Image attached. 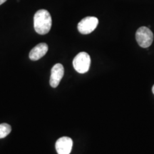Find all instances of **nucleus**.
I'll list each match as a JSON object with an SVG mask.
<instances>
[{"label":"nucleus","mask_w":154,"mask_h":154,"mask_svg":"<svg viewBox=\"0 0 154 154\" xmlns=\"http://www.w3.org/2000/svg\"><path fill=\"white\" fill-rule=\"evenodd\" d=\"M52 25L51 14L46 9L38 10L34 17V27L36 33L44 35L49 33Z\"/></svg>","instance_id":"nucleus-1"},{"label":"nucleus","mask_w":154,"mask_h":154,"mask_svg":"<svg viewBox=\"0 0 154 154\" xmlns=\"http://www.w3.org/2000/svg\"><path fill=\"white\" fill-rule=\"evenodd\" d=\"M91 65V57L86 52H80L74 57L73 66L75 70L80 74H85L88 71Z\"/></svg>","instance_id":"nucleus-2"},{"label":"nucleus","mask_w":154,"mask_h":154,"mask_svg":"<svg viewBox=\"0 0 154 154\" xmlns=\"http://www.w3.org/2000/svg\"><path fill=\"white\" fill-rule=\"evenodd\" d=\"M48 45L46 43H40L31 50L29 53V59L32 61H37L44 57L47 53Z\"/></svg>","instance_id":"nucleus-7"},{"label":"nucleus","mask_w":154,"mask_h":154,"mask_svg":"<svg viewBox=\"0 0 154 154\" xmlns=\"http://www.w3.org/2000/svg\"><path fill=\"white\" fill-rule=\"evenodd\" d=\"M99 24V19L95 17H86L78 24V30L82 34L93 32Z\"/></svg>","instance_id":"nucleus-4"},{"label":"nucleus","mask_w":154,"mask_h":154,"mask_svg":"<svg viewBox=\"0 0 154 154\" xmlns=\"http://www.w3.org/2000/svg\"><path fill=\"white\" fill-rule=\"evenodd\" d=\"M152 91H153V94H154V85H153V88H152Z\"/></svg>","instance_id":"nucleus-10"},{"label":"nucleus","mask_w":154,"mask_h":154,"mask_svg":"<svg viewBox=\"0 0 154 154\" xmlns=\"http://www.w3.org/2000/svg\"><path fill=\"white\" fill-rule=\"evenodd\" d=\"M63 74H64V69L61 63H57L52 67L49 82L51 87L56 88L59 86L61 79L63 78Z\"/></svg>","instance_id":"nucleus-6"},{"label":"nucleus","mask_w":154,"mask_h":154,"mask_svg":"<svg viewBox=\"0 0 154 154\" xmlns=\"http://www.w3.org/2000/svg\"><path fill=\"white\" fill-rule=\"evenodd\" d=\"M7 0H0V5H2V4H4Z\"/></svg>","instance_id":"nucleus-9"},{"label":"nucleus","mask_w":154,"mask_h":154,"mask_svg":"<svg viewBox=\"0 0 154 154\" xmlns=\"http://www.w3.org/2000/svg\"><path fill=\"white\" fill-rule=\"evenodd\" d=\"M56 150L58 154H70L73 146V140L71 138L63 136L56 142Z\"/></svg>","instance_id":"nucleus-5"},{"label":"nucleus","mask_w":154,"mask_h":154,"mask_svg":"<svg viewBox=\"0 0 154 154\" xmlns=\"http://www.w3.org/2000/svg\"><path fill=\"white\" fill-rule=\"evenodd\" d=\"M11 131V127L7 124H0V138H5Z\"/></svg>","instance_id":"nucleus-8"},{"label":"nucleus","mask_w":154,"mask_h":154,"mask_svg":"<svg viewBox=\"0 0 154 154\" xmlns=\"http://www.w3.org/2000/svg\"><path fill=\"white\" fill-rule=\"evenodd\" d=\"M136 39L140 47L148 48L153 41V34L149 28L141 26L136 31Z\"/></svg>","instance_id":"nucleus-3"}]
</instances>
